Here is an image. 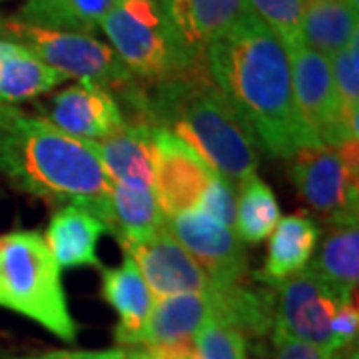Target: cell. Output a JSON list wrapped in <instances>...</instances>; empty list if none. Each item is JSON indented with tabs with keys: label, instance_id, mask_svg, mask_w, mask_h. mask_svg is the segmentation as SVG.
Masks as SVG:
<instances>
[{
	"label": "cell",
	"instance_id": "cell-22",
	"mask_svg": "<svg viewBox=\"0 0 359 359\" xmlns=\"http://www.w3.org/2000/svg\"><path fill=\"white\" fill-rule=\"evenodd\" d=\"M68 76L36 58L32 52L14 44L0 58V102L16 104L48 94Z\"/></svg>",
	"mask_w": 359,
	"mask_h": 359
},
{
	"label": "cell",
	"instance_id": "cell-2",
	"mask_svg": "<svg viewBox=\"0 0 359 359\" xmlns=\"http://www.w3.org/2000/svg\"><path fill=\"white\" fill-rule=\"evenodd\" d=\"M0 174L48 204L78 205L110 224V176L88 142L66 136L39 116L0 102Z\"/></svg>",
	"mask_w": 359,
	"mask_h": 359
},
{
	"label": "cell",
	"instance_id": "cell-21",
	"mask_svg": "<svg viewBox=\"0 0 359 359\" xmlns=\"http://www.w3.org/2000/svg\"><path fill=\"white\" fill-rule=\"evenodd\" d=\"M166 218L160 212L152 190H140L110 178V224L118 244L126 248L142 242L164 228Z\"/></svg>",
	"mask_w": 359,
	"mask_h": 359
},
{
	"label": "cell",
	"instance_id": "cell-30",
	"mask_svg": "<svg viewBox=\"0 0 359 359\" xmlns=\"http://www.w3.org/2000/svg\"><path fill=\"white\" fill-rule=\"evenodd\" d=\"M359 330V311L358 302L347 299L341 302L332 320V341H334V351H339L344 347L355 344Z\"/></svg>",
	"mask_w": 359,
	"mask_h": 359
},
{
	"label": "cell",
	"instance_id": "cell-24",
	"mask_svg": "<svg viewBox=\"0 0 359 359\" xmlns=\"http://www.w3.org/2000/svg\"><path fill=\"white\" fill-rule=\"evenodd\" d=\"M282 218L280 204L268 184L257 174L238 186L233 231L245 244H262Z\"/></svg>",
	"mask_w": 359,
	"mask_h": 359
},
{
	"label": "cell",
	"instance_id": "cell-27",
	"mask_svg": "<svg viewBox=\"0 0 359 359\" xmlns=\"http://www.w3.org/2000/svg\"><path fill=\"white\" fill-rule=\"evenodd\" d=\"M250 11L259 16L278 34L283 46L290 48L304 42L299 32L302 0H245Z\"/></svg>",
	"mask_w": 359,
	"mask_h": 359
},
{
	"label": "cell",
	"instance_id": "cell-18",
	"mask_svg": "<svg viewBox=\"0 0 359 359\" xmlns=\"http://www.w3.org/2000/svg\"><path fill=\"white\" fill-rule=\"evenodd\" d=\"M106 231L102 222L86 210L62 205L50 218L44 240L60 268H102L98 242Z\"/></svg>",
	"mask_w": 359,
	"mask_h": 359
},
{
	"label": "cell",
	"instance_id": "cell-9",
	"mask_svg": "<svg viewBox=\"0 0 359 359\" xmlns=\"http://www.w3.org/2000/svg\"><path fill=\"white\" fill-rule=\"evenodd\" d=\"M273 290L276 309L271 330H280L295 339L334 351L332 320L339 304L347 302L346 297L308 268L290 276Z\"/></svg>",
	"mask_w": 359,
	"mask_h": 359
},
{
	"label": "cell",
	"instance_id": "cell-26",
	"mask_svg": "<svg viewBox=\"0 0 359 359\" xmlns=\"http://www.w3.org/2000/svg\"><path fill=\"white\" fill-rule=\"evenodd\" d=\"M198 359H248V339L236 325L212 320L194 337Z\"/></svg>",
	"mask_w": 359,
	"mask_h": 359
},
{
	"label": "cell",
	"instance_id": "cell-28",
	"mask_svg": "<svg viewBox=\"0 0 359 359\" xmlns=\"http://www.w3.org/2000/svg\"><path fill=\"white\" fill-rule=\"evenodd\" d=\"M273 353L271 359H358L355 347H344L339 351H330L323 347L311 346L308 341L295 339L280 330H271Z\"/></svg>",
	"mask_w": 359,
	"mask_h": 359
},
{
	"label": "cell",
	"instance_id": "cell-1",
	"mask_svg": "<svg viewBox=\"0 0 359 359\" xmlns=\"http://www.w3.org/2000/svg\"><path fill=\"white\" fill-rule=\"evenodd\" d=\"M205 68L268 154L290 160L306 146H321L295 108L287 50L259 16L245 14L212 42Z\"/></svg>",
	"mask_w": 359,
	"mask_h": 359
},
{
	"label": "cell",
	"instance_id": "cell-17",
	"mask_svg": "<svg viewBox=\"0 0 359 359\" xmlns=\"http://www.w3.org/2000/svg\"><path fill=\"white\" fill-rule=\"evenodd\" d=\"M102 271V299L116 309L118 325H116V341L120 346H128L130 339L138 334L146 323L150 311L154 308L156 297L150 292L140 269L130 256L116 268H100Z\"/></svg>",
	"mask_w": 359,
	"mask_h": 359
},
{
	"label": "cell",
	"instance_id": "cell-20",
	"mask_svg": "<svg viewBox=\"0 0 359 359\" xmlns=\"http://www.w3.org/2000/svg\"><path fill=\"white\" fill-rule=\"evenodd\" d=\"M358 25L359 11L346 0H302V40L327 58L358 39Z\"/></svg>",
	"mask_w": 359,
	"mask_h": 359
},
{
	"label": "cell",
	"instance_id": "cell-16",
	"mask_svg": "<svg viewBox=\"0 0 359 359\" xmlns=\"http://www.w3.org/2000/svg\"><path fill=\"white\" fill-rule=\"evenodd\" d=\"M321 228L306 214H292L280 218L269 233L268 256L264 268L254 273V280L268 287L287 280L306 268L320 242Z\"/></svg>",
	"mask_w": 359,
	"mask_h": 359
},
{
	"label": "cell",
	"instance_id": "cell-7",
	"mask_svg": "<svg viewBox=\"0 0 359 359\" xmlns=\"http://www.w3.org/2000/svg\"><path fill=\"white\" fill-rule=\"evenodd\" d=\"M287 162L297 194L327 226L358 218V142L339 148L306 146Z\"/></svg>",
	"mask_w": 359,
	"mask_h": 359
},
{
	"label": "cell",
	"instance_id": "cell-31",
	"mask_svg": "<svg viewBox=\"0 0 359 359\" xmlns=\"http://www.w3.org/2000/svg\"><path fill=\"white\" fill-rule=\"evenodd\" d=\"M25 359H146L142 347H118L104 351H48Z\"/></svg>",
	"mask_w": 359,
	"mask_h": 359
},
{
	"label": "cell",
	"instance_id": "cell-33",
	"mask_svg": "<svg viewBox=\"0 0 359 359\" xmlns=\"http://www.w3.org/2000/svg\"><path fill=\"white\" fill-rule=\"evenodd\" d=\"M347 4L351 6V8H355V11H359V0H346Z\"/></svg>",
	"mask_w": 359,
	"mask_h": 359
},
{
	"label": "cell",
	"instance_id": "cell-4",
	"mask_svg": "<svg viewBox=\"0 0 359 359\" xmlns=\"http://www.w3.org/2000/svg\"><path fill=\"white\" fill-rule=\"evenodd\" d=\"M0 308L36 321L58 339H76L62 268L40 231L14 230L0 236Z\"/></svg>",
	"mask_w": 359,
	"mask_h": 359
},
{
	"label": "cell",
	"instance_id": "cell-32",
	"mask_svg": "<svg viewBox=\"0 0 359 359\" xmlns=\"http://www.w3.org/2000/svg\"><path fill=\"white\" fill-rule=\"evenodd\" d=\"M13 42H8V40H2L0 39V58H2V56H4V54H6V52H11L13 50Z\"/></svg>",
	"mask_w": 359,
	"mask_h": 359
},
{
	"label": "cell",
	"instance_id": "cell-15",
	"mask_svg": "<svg viewBox=\"0 0 359 359\" xmlns=\"http://www.w3.org/2000/svg\"><path fill=\"white\" fill-rule=\"evenodd\" d=\"M88 144L110 178L132 188L152 190L154 126L138 120H126L112 134Z\"/></svg>",
	"mask_w": 359,
	"mask_h": 359
},
{
	"label": "cell",
	"instance_id": "cell-29",
	"mask_svg": "<svg viewBox=\"0 0 359 359\" xmlns=\"http://www.w3.org/2000/svg\"><path fill=\"white\" fill-rule=\"evenodd\" d=\"M233 190L236 188L228 180L214 174L208 188H205L204 196H202V202L198 205L210 218H214L231 230L236 224V194H233Z\"/></svg>",
	"mask_w": 359,
	"mask_h": 359
},
{
	"label": "cell",
	"instance_id": "cell-14",
	"mask_svg": "<svg viewBox=\"0 0 359 359\" xmlns=\"http://www.w3.org/2000/svg\"><path fill=\"white\" fill-rule=\"evenodd\" d=\"M160 4L190 66L205 65L212 42L252 13L245 0H160Z\"/></svg>",
	"mask_w": 359,
	"mask_h": 359
},
{
	"label": "cell",
	"instance_id": "cell-3",
	"mask_svg": "<svg viewBox=\"0 0 359 359\" xmlns=\"http://www.w3.org/2000/svg\"><path fill=\"white\" fill-rule=\"evenodd\" d=\"M138 122L176 136L233 188L256 174V140L212 82L205 65L144 82Z\"/></svg>",
	"mask_w": 359,
	"mask_h": 359
},
{
	"label": "cell",
	"instance_id": "cell-23",
	"mask_svg": "<svg viewBox=\"0 0 359 359\" xmlns=\"http://www.w3.org/2000/svg\"><path fill=\"white\" fill-rule=\"evenodd\" d=\"M118 2L120 0H26L16 18L46 28L92 34Z\"/></svg>",
	"mask_w": 359,
	"mask_h": 359
},
{
	"label": "cell",
	"instance_id": "cell-5",
	"mask_svg": "<svg viewBox=\"0 0 359 359\" xmlns=\"http://www.w3.org/2000/svg\"><path fill=\"white\" fill-rule=\"evenodd\" d=\"M0 39L22 46L42 62L60 70L68 78L92 82L114 96L122 112L130 108V118H138L144 100V82L130 72L112 46L88 32L58 30L0 16Z\"/></svg>",
	"mask_w": 359,
	"mask_h": 359
},
{
	"label": "cell",
	"instance_id": "cell-19",
	"mask_svg": "<svg viewBox=\"0 0 359 359\" xmlns=\"http://www.w3.org/2000/svg\"><path fill=\"white\" fill-rule=\"evenodd\" d=\"M346 299L355 297L359 282V222L358 218L327 226L320 254L306 266Z\"/></svg>",
	"mask_w": 359,
	"mask_h": 359
},
{
	"label": "cell",
	"instance_id": "cell-6",
	"mask_svg": "<svg viewBox=\"0 0 359 359\" xmlns=\"http://www.w3.org/2000/svg\"><path fill=\"white\" fill-rule=\"evenodd\" d=\"M98 28L142 82H158L194 68L180 52L160 0H120Z\"/></svg>",
	"mask_w": 359,
	"mask_h": 359
},
{
	"label": "cell",
	"instance_id": "cell-10",
	"mask_svg": "<svg viewBox=\"0 0 359 359\" xmlns=\"http://www.w3.org/2000/svg\"><path fill=\"white\" fill-rule=\"evenodd\" d=\"M166 228L218 287L245 283L250 257L231 228L210 218L200 208L166 218Z\"/></svg>",
	"mask_w": 359,
	"mask_h": 359
},
{
	"label": "cell",
	"instance_id": "cell-8",
	"mask_svg": "<svg viewBox=\"0 0 359 359\" xmlns=\"http://www.w3.org/2000/svg\"><path fill=\"white\" fill-rule=\"evenodd\" d=\"M285 50L292 68L295 108L316 140L330 148H339L347 142H358L359 128L351 126L341 112L330 58L306 46L304 42Z\"/></svg>",
	"mask_w": 359,
	"mask_h": 359
},
{
	"label": "cell",
	"instance_id": "cell-13",
	"mask_svg": "<svg viewBox=\"0 0 359 359\" xmlns=\"http://www.w3.org/2000/svg\"><path fill=\"white\" fill-rule=\"evenodd\" d=\"M122 250L134 259L142 278L158 299L180 294H200L216 287L200 264L168 231L166 224L150 238Z\"/></svg>",
	"mask_w": 359,
	"mask_h": 359
},
{
	"label": "cell",
	"instance_id": "cell-12",
	"mask_svg": "<svg viewBox=\"0 0 359 359\" xmlns=\"http://www.w3.org/2000/svg\"><path fill=\"white\" fill-rule=\"evenodd\" d=\"M154 192L164 218L198 208L214 172L190 146L166 130L154 128Z\"/></svg>",
	"mask_w": 359,
	"mask_h": 359
},
{
	"label": "cell",
	"instance_id": "cell-25",
	"mask_svg": "<svg viewBox=\"0 0 359 359\" xmlns=\"http://www.w3.org/2000/svg\"><path fill=\"white\" fill-rule=\"evenodd\" d=\"M359 39V36H358ZM351 40L344 50L330 56V68L335 92L341 104V112L351 126H358L359 118V40ZM359 128V126H358Z\"/></svg>",
	"mask_w": 359,
	"mask_h": 359
},
{
	"label": "cell",
	"instance_id": "cell-11",
	"mask_svg": "<svg viewBox=\"0 0 359 359\" xmlns=\"http://www.w3.org/2000/svg\"><path fill=\"white\" fill-rule=\"evenodd\" d=\"M34 116L80 142L100 140L126 122L120 104L108 90L82 80L36 104Z\"/></svg>",
	"mask_w": 359,
	"mask_h": 359
}]
</instances>
